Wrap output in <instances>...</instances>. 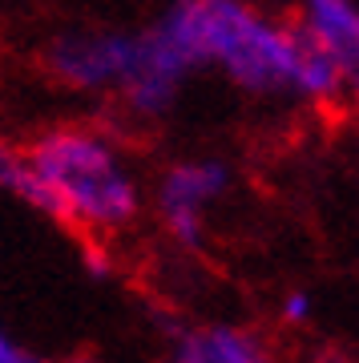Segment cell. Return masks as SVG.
<instances>
[{
    "label": "cell",
    "mask_w": 359,
    "mask_h": 363,
    "mask_svg": "<svg viewBox=\"0 0 359 363\" xmlns=\"http://www.w3.org/2000/svg\"><path fill=\"white\" fill-rule=\"evenodd\" d=\"M61 363H101L97 355H69V359H61Z\"/></svg>",
    "instance_id": "cell-12"
},
{
    "label": "cell",
    "mask_w": 359,
    "mask_h": 363,
    "mask_svg": "<svg viewBox=\"0 0 359 363\" xmlns=\"http://www.w3.org/2000/svg\"><path fill=\"white\" fill-rule=\"evenodd\" d=\"M154 28L190 69L219 65L258 97L331 101L343 93L331 52L307 28L279 25L246 0H174Z\"/></svg>",
    "instance_id": "cell-1"
},
{
    "label": "cell",
    "mask_w": 359,
    "mask_h": 363,
    "mask_svg": "<svg viewBox=\"0 0 359 363\" xmlns=\"http://www.w3.org/2000/svg\"><path fill=\"white\" fill-rule=\"evenodd\" d=\"M0 363H57V359L40 355L37 347L21 343V339H16L9 327H0Z\"/></svg>",
    "instance_id": "cell-10"
},
{
    "label": "cell",
    "mask_w": 359,
    "mask_h": 363,
    "mask_svg": "<svg viewBox=\"0 0 359 363\" xmlns=\"http://www.w3.org/2000/svg\"><path fill=\"white\" fill-rule=\"evenodd\" d=\"M186 73H194V69L178 57V49L158 28H150V33H138V57H133V69L117 93H121L129 113L162 117L174 105Z\"/></svg>",
    "instance_id": "cell-5"
},
{
    "label": "cell",
    "mask_w": 359,
    "mask_h": 363,
    "mask_svg": "<svg viewBox=\"0 0 359 363\" xmlns=\"http://www.w3.org/2000/svg\"><path fill=\"white\" fill-rule=\"evenodd\" d=\"M0 190L13 194L16 202H25V206L40 210L45 218H53V202L45 194V186H40L33 162H28V150H16L4 138H0Z\"/></svg>",
    "instance_id": "cell-8"
},
{
    "label": "cell",
    "mask_w": 359,
    "mask_h": 363,
    "mask_svg": "<svg viewBox=\"0 0 359 363\" xmlns=\"http://www.w3.org/2000/svg\"><path fill=\"white\" fill-rule=\"evenodd\" d=\"M231 190V166L219 157H190L158 178V218L166 234L186 250L206 242V210Z\"/></svg>",
    "instance_id": "cell-3"
},
{
    "label": "cell",
    "mask_w": 359,
    "mask_h": 363,
    "mask_svg": "<svg viewBox=\"0 0 359 363\" xmlns=\"http://www.w3.org/2000/svg\"><path fill=\"white\" fill-rule=\"evenodd\" d=\"M138 57V33L89 28L65 33L49 45L45 65L69 89H121Z\"/></svg>",
    "instance_id": "cell-4"
},
{
    "label": "cell",
    "mask_w": 359,
    "mask_h": 363,
    "mask_svg": "<svg viewBox=\"0 0 359 363\" xmlns=\"http://www.w3.org/2000/svg\"><path fill=\"white\" fill-rule=\"evenodd\" d=\"M311 37L331 52L343 93L359 105V4L355 0H303V21Z\"/></svg>",
    "instance_id": "cell-7"
},
{
    "label": "cell",
    "mask_w": 359,
    "mask_h": 363,
    "mask_svg": "<svg viewBox=\"0 0 359 363\" xmlns=\"http://www.w3.org/2000/svg\"><path fill=\"white\" fill-rule=\"evenodd\" d=\"M166 363H279L267 339L238 323L174 327Z\"/></svg>",
    "instance_id": "cell-6"
},
{
    "label": "cell",
    "mask_w": 359,
    "mask_h": 363,
    "mask_svg": "<svg viewBox=\"0 0 359 363\" xmlns=\"http://www.w3.org/2000/svg\"><path fill=\"white\" fill-rule=\"evenodd\" d=\"M28 162L53 202V218L105 238L141 214V182L105 133L61 125L28 145Z\"/></svg>",
    "instance_id": "cell-2"
},
{
    "label": "cell",
    "mask_w": 359,
    "mask_h": 363,
    "mask_svg": "<svg viewBox=\"0 0 359 363\" xmlns=\"http://www.w3.org/2000/svg\"><path fill=\"white\" fill-rule=\"evenodd\" d=\"M311 315H315V298L307 295V291H287L279 303V319L287 327H307Z\"/></svg>",
    "instance_id": "cell-9"
},
{
    "label": "cell",
    "mask_w": 359,
    "mask_h": 363,
    "mask_svg": "<svg viewBox=\"0 0 359 363\" xmlns=\"http://www.w3.org/2000/svg\"><path fill=\"white\" fill-rule=\"evenodd\" d=\"M85 271L97 274V279H105V274H109V259L101 255V247H89V250H85Z\"/></svg>",
    "instance_id": "cell-11"
}]
</instances>
